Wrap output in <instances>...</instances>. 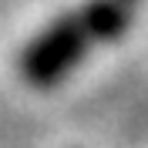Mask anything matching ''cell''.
<instances>
[{"instance_id":"cell-2","label":"cell","mask_w":148,"mask_h":148,"mask_svg":"<svg viewBox=\"0 0 148 148\" xmlns=\"http://www.w3.org/2000/svg\"><path fill=\"white\" fill-rule=\"evenodd\" d=\"M138 0H88L81 7V17L91 30L94 44H108L118 40L131 24V10Z\"/></svg>"},{"instance_id":"cell-1","label":"cell","mask_w":148,"mask_h":148,"mask_svg":"<svg viewBox=\"0 0 148 148\" xmlns=\"http://www.w3.org/2000/svg\"><path fill=\"white\" fill-rule=\"evenodd\" d=\"M94 47V37L84 24L81 10L51 20L40 34L24 47L20 54V74L30 88H54L84 61Z\"/></svg>"}]
</instances>
